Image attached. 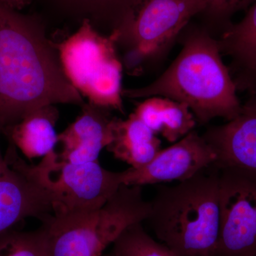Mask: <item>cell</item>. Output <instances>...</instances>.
Returning a JSON list of instances; mask_svg holds the SVG:
<instances>
[{
  "label": "cell",
  "mask_w": 256,
  "mask_h": 256,
  "mask_svg": "<svg viewBox=\"0 0 256 256\" xmlns=\"http://www.w3.org/2000/svg\"><path fill=\"white\" fill-rule=\"evenodd\" d=\"M58 104H85L38 18L0 1V130Z\"/></svg>",
  "instance_id": "6da1fadb"
},
{
  "label": "cell",
  "mask_w": 256,
  "mask_h": 256,
  "mask_svg": "<svg viewBox=\"0 0 256 256\" xmlns=\"http://www.w3.org/2000/svg\"><path fill=\"white\" fill-rule=\"evenodd\" d=\"M114 118L110 110L85 104L77 118L58 134V158L74 164L98 162L101 151L112 142Z\"/></svg>",
  "instance_id": "7c38bea8"
},
{
  "label": "cell",
  "mask_w": 256,
  "mask_h": 256,
  "mask_svg": "<svg viewBox=\"0 0 256 256\" xmlns=\"http://www.w3.org/2000/svg\"><path fill=\"white\" fill-rule=\"evenodd\" d=\"M217 41L220 54L232 60L229 70L237 90L256 94V1L242 21L230 24Z\"/></svg>",
  "instance_id": "4fadbf2b"
},
{
  "label": "cell",
  "mask_w": 256,
  "mask_h": 256,
  "mask_svg": "<svg viewBox=\"0 0 256 256\" xmlns=\"http://www.w3.org/2000/svg\"><path fill=\"white\" fill-rule=\"evenodd\" d=\"M206 8L201 16L205 24V28L220 30L223 32L230 22V18L240 10L254 4L256 0H204Z\"/></svg>",
  "instance_id": "ffe728a7"
},
{
  "label": "cell",
  "mask_w": 256,
  "mask_h": 256,
  "mask_svg": "<svg viewBox=\"0 0 256 256\" xmlns=\"http://www.w3.org/2000/svg\"><path fill=\"white\" fill-rule=\"evenodd\" d=\"M150 212L141 186L122 184L100 208L48 215L42 220L48 256H101L130 226L146 222Z\"/></svg>",
  "instance_id": "277c9868"
},
{
  "label": "cell",
  "mask_w": 256,
  "mask_h": 256,
  "mask_svg": "<svg viewBox=\"0 0 256 256\" xmlns=\"http://www.w3.org/2000/svg\"><path fill=\"white\" fill-rule=\"evenodd\" d=\"M117 37L116 31L102 34L85 18L67 40L53 43L69 82L90 104L124 112Z\"/></svg>",
  "instance_id": "5b68a950"
},
{
  "label": "cell",
  "mask_w": 256,
  "mask_h": 256,
  "mask_svg": "<svg viewBox=\"0 0 256 256\" xmlns=\"http://www.w3.org/2000/svg\"><path fill=\"white\" fill-rule=\"evenodd\" d=\"M169 68L150 85L122 90V96L168 98L188 106L202 124L216 118H235L242 108L237 88L222 58L217 40L206 28H192Z\"/></svg>",
  "instance_id": "7a4b0ae2"
},
{
  "label": "cell",
  "mask_w": 256,
  "mask_h": 256,
  "mask_svg": "<svg viewBox=\"0 0 256 256\" xmlns=\"http://www.w3.org/2000/svg\"><path fill=\"white\" fill-rule=\"evenodd\" d=\"M161 141L156 134L140 120L134 112L126 120L114 118L112 142L107 148L116 159L130 165L144 166L159 152Z\"/></svg>",
  "instance_id": "9a60e30c"
},
{
  "label": "cell",
  "mask_w": 256,
  "mask_h": 256,
  "mask_svg": "<svg viewBox=\"0 0 256 256\" xmlns=\"http://www.w3.org/2000/svg\"><path fill=\"white\" fill-rule=\"evenodd\" d=\"M220 168L215 163L174 186H160L146 222L176 256H214L220 230Z\"/></svg>",
  "instance_id": "3957f363"
},
{
  "label": "cell",
  "mask_w": 256,
  "mask_h": 256,
  "mask_svg": "<svg viewBox=\"0 0 256 256\" xmlns=\"http://www.w3.org/2000/svg\"><path fill=\"white\" fill-rule=\"evenodd\" d=\"M54 208L50 193L12 168L0 148V236L28 217L42 220Z\"/></svg>",
  "instance_id": "30bf717a"
},
{
  "label": "cell",
  "mask_w": 256,
  "mask_h": 256,
  "mask_svg": "<svg viewBox=\"0 0 256 256\" xmlns=\"http://www.w3.org/2000/svg\"><path fill=\"white\" fill-rule=\"evenodd\" d=\"M4 158L12 168L50 193L54 201V213L100 208L122 184V172L109 171L98 161L74 164L60 160L54 152L38 164L30 165L11 142Z\"/></svg>",
  "instance_id": "8992f818"
},
{
  "label": "cell",
  "mask_w": 256,
  "mask_h": 256,
  "mask_svg": "<svg viewBox=\"0 0 256 256\" xmlns=\"http://www.w3.org/2000/svg\"><path fill=\"white\" fill-rule=\"evenodd\" d=\"M134 114L156 134L175 142L193 130L196 120L186 104L153 96L138 104Z\"/></svg>",
  "instance_id": "2e32d148"
},
{
  "label": "cell",
  "mask_w": 256,
  "mask_h": 256,
  "mask_svg": "<svg viewBox=\"0 0 256 256\" xmlns=\"http://www.w3.org/2000/svg\"><path fill=\"white\" fill-rule=\"evenodd\" d=\"M58 118L55 106H46L5 128L2 134L26 158H44L55 152L58 142V134L55 130Z\"/></svg>",
  "instance_id": "5bb4252c"
},
{
  "label": "cell",
  "mask_w": 256,
  "mask_h": 256,
  "mask_svg": "<svg viewBox=\"0 0 256 256\" xmlns=\"http://www.w3.org/2000/svg\"><path fill=\"white\" fill-rule=\"evenodd\" d=\"M202 136L215 151L218 168L256 171V94H250L235 118L208 128Z\"/></svg>",
  "instance_id": "8fae6325"
},
{
  "label": "cell",
  "mask_w": 256,
  "mask_h": 256,
  "mask_svg": "<svg viewBox=\"0 0 256 256\" xmlns=\"http://www.w3.org/2000/svg\"><path fill=\"white\" fill-rule=\"evenodd\" d=\"M3 4L11 9L20 11L28 6L31 0H0Z\"/></svg>",
  "instance_id": "44dd1931"
},
{
  "label": "cell",
  "mask_w": 256,
  "mask_h": 256,
  "mask_svg": "<svg viewBox=\"0 0 256 256\" xmlns=\"http://www.w3.org/2000/svg\"><path fill=\"white\" fill-rule=\"evenodd\" d=\"M142 223L133 224L112 244V256H176L149 235Z\"/></svg>",
  "instance_id": "ac0fdd59"
},
{
  "label": "cell",
  "mask_w": 256,
  "mask_h": 256,
  "mask_svg": "<svg viewBox=\"0 0 256 256\" xmlns=\"http://www.w3.org/2000/svg\"><path fill=\"white\" fill-rule=\"evenodd\" d=\"M0 256H48L46 232L41 226L32 232L14 229L0 236Z\"/></svg>",
  "instance_id": "d6986e66"
},
{
  "label": "cell",
  "mask_w": 256,
  "mask_h": 256,
  "mask_svg": "<svg viewBox=\"0 0 256 256\" xmlns=\"http://www.w3.org/2000/svg\"><path fill=\"white\" fill-rule=\"evenodd\" d=\"M220 206L214 256H256V171L220 168Z\"/></svg>",
  "instance_id": "ba28073f"
},
{
  "label": "cell",
  "mask_w": 256,
  "mask_h": 256,
  "mask_svg": "<svg viewBox=\"0 0 256 256\" xmlns=\"http://www.w3.org/2000/svg\"><path fill=\"white\" fill-rule=\"evenodd\" d=\"M142 0H56L67 12L88 20L92 26H102L112 33Z\"/></svg>",
  "instance_id": "e0dca14e"
},
{
  "label": "cell",
  "mask_w": 256,
  "mask_h": 256,
  "mask_svg": "<svg viewBox=\"0 0 256 256\" xmlns=\"http://www.w3.org/2000/svg\"><path fill=\"white\" fill-rule=\"evenodd\" d=\"M213 148L192 130L169 148L160 150L148 164L122 172V184L143 186L184 181L216 161Z\"/></svg>",
  "instance_id": "9c48e42d"
},
{
  "label": "cell",
  "mask_w": 256,
  "mask_h": 256,
  "mask_svg": "<svg viewBox=\"0 0 256 256\" xmlns=\"http://www.w3.org/2000/svg\"><path fill=\"white\" fill-rule=\"evenodd\" d=\"M206 8L204 0H142L116 30V45L124 64L133 69L158 58Z\"/></svg>",
  "instance_id": "52a82bcc"
}]
</instances>
